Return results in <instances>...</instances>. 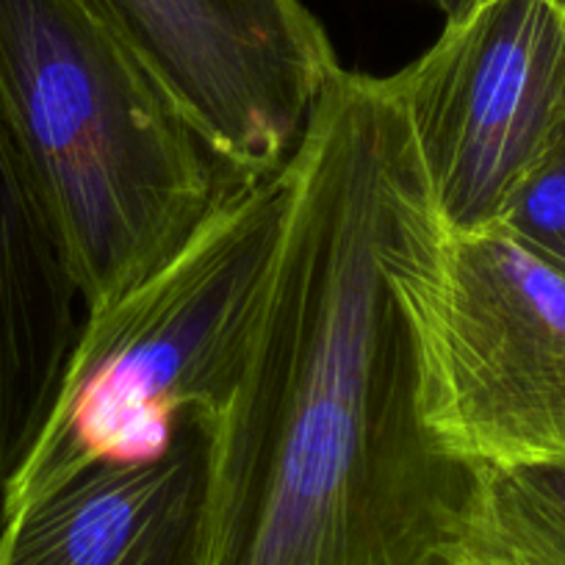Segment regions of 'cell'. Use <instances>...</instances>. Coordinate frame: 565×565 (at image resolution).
<instances>
[{
	"label": "cell",
	"mask_w": 565,
	"mask_h": 565,
	"mask_svg": "<svg viewBox=\"0 0 565 565\" xmlns=\"http://www.w3.org/2000/svg\"><path fill=\"white\" fill-rule=\"evenodd\" d=\"M286 172L253 355L211 424L203 565H477L482 469L424 424L396 289L436 205L388 75L341 67Z\"/></svg>",
	"instance_id": "cell-1"
},
{
	"label": "cell",
	"mask_w": 565,
	"mask_h": 565,
	"mask_svg": "<svg viewBox=\"0 0 565 565\" xmlns=\"http://www.w3.org/2000/svg\"><path fill=\"white\" fill-rule=\"evenodd\" d=\"M0 97L56 205L86 311L148 280L242 183L103 0H0Z\"/></svg>",
	"instance_id": "cell-2"
},
{
	"label": "cell",
	"mask_w": 565,
	"mask_h": 565,
	"mask_svg": "<svg viewBox=\"0 0 565 565\" xmlns=\"http://www.w3.org/2000/svg\"><path fill=\"white\" fill-rule=\"evenodd\" d=\"M286 211V167L236 183L161 269L86 311L3 515L92 466L156 458L183 422L214 424L227 411L253 355Z\"/></svg>",
	"instance_id": "cell-3"
},
{
	"label": "cell",
	"mask_w": 565,
	"mask_h": 565,
	"mask_svg": "<svg viewBox=\"0 0 565 565\" xmlns=\"http://www.w3.org/2000/svg\"><path fill=\"white\" fill-rule=\"evenodd\" d=\"M427 430L477 469L565 458V277L433 209L396 260Z\"/></svg>",
	"instance_id": "cell-4"
},
{
	"label": "cell",
	"mask_w": 565,
	"mask_h": 565,
	"mask_svg": "<svg viewBox=\"0 0 565 565\" xmlns=\"http://www.w3.org/2000/svg\"><path fill=\"white\" fill-rule=\"evenodd\" d=\"M388 84L441 225L488 231L565 136V20L546 0H460Z\"/></svg>",
	"instance_id": "cell-5"
},
{
	"label": "cell",
	"mask_w": 565,
	"mask_h": 565,
	"mask_svg": "<svg viewBox=\"0 0 565 565\" xmlns=\"http://www.w3.org/2000/svg\"><path fill=\"white\" fill-rule=\"evenodd\" d=\"M236 181L280 172L341 64L302 0H103Z\"/></svg>",
	"instance_id": "cell-6"
},
{
	"label": "cell",
	"mask_w": 565,
	"mask_h": 565,
	"mask_svg": "<svg viewBox=\"0 0 565 565\" xmlns=\"http://www.w3.org/2000/svg\"><path fill=\"white\" fill-rule=\"evenodd\" d=\"M84 317L62 220L0 97V515L51 416Z\"/></svg>",
	"instance_id": "cell-7"
},
{
	"label": "cell",
	"mask_w": 565,
	"mask_h": 565,
	"mask_svg": "<svg viewBox=\"0 0 565 565\" xmlns=\"http://www.w3.org/2000/svg\"><path fill=\"white\" fill-rule=\"evenodd\" d=\"M211 424L161 455L100 463L0 519V565H203Z\"/></svg>",
	"instance_id": "cell-8"
},
{
	"label": "cell",
	"mask_w": 565,
	"mask_h": 565,
	"mask_svg": "<svg viewBox=\"0 0 565 565\" xmlns=\"http://www.w3.org/2000/svg\"><path fill=\"white\" fill-rule=\"evenodd\" d=\"M477 565H565V458L482 469Z\"/></svg>",
	"instance_id": "cell-9"
},
{
	"label": "cell",
	"mask_w": 565,
	"mask_h": 565,
	"mask_svg": "<svg viewBox=\"0 0 565 565\" xmlns=\"http://www.w3.org/2000/svg\"><path fill=\"white\" fill-rule=\"evenodd\" d=\"M497 227L565 277V136L521 183Z\"/></svg>",
	"instance_id": "cell-10"
},
{
	"label": "cell",
	"mask_w": 565,
	"mask_h": 565,
	"mask_svg": "<svg viewBox=\"0 0 565 565\" xmlns=\"http://www.w3.org/2000/svg\"><path fill=\"white\" fill-rule=\"evenodd\" d=\"M546 3L554 9V12L559 14V18L565 20V0H546Z\"/></svg>",
	"instance_id": "cell-11"
},
{
	"label": "cell",
	"mask_w": 565,
	"mask_h": 565,
	"mask_svg": "<svg viewBox=\"0 0 565 565\" xmlns=\"http://www.w3.org/2000/svg\"><path fill=\"white\" fill-rule=\"evenodd\" d=\"M447 3H449V9H455L460 3V0H447Z\"/></svg>",
	"instance_id": "cell-12"
},
{
	"label": "cell",
	"mask_w": 565,
	"mask_h": 565,
	"mask_svg": "<svg viewBox=\"0 0 565 565\" xmlns=\"http://www.w3.org/2000/svg\"><path fill=\"white\" fill-rule=\"evenodd\" d=\"M444 3H447V0H444Z\"/></svg>",
	"instance_id": "cell-13"
}]
</instances>
